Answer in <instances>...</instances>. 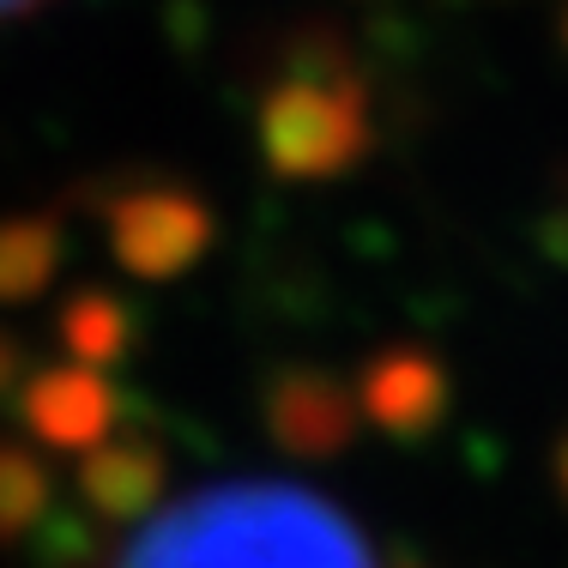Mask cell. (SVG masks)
<instances>
[{"instance_id":"6da1fadb","label":"cell","mask_w":568,"mask_h":568,"mask_svg":"<svg viewBox=\"0 0 568 568\" xmlns=\"http://www.w3.org/2000/svg\"><path fill=\"white\" fill-rule=\"evenodd\" d=\"M115 568H369V550L315 490L219 484L164 508Z\"/></svg>"},{"instance_id":"7a4b0ae2","label":"cell","mask_w":568,"mask_h":568,"mask_svg":"<svg viewBox=\"0 0 568 568\" xmlns=\"http://www.w3.org/2000/svg\"><path fill=\"white\" fill-rule=\"evenodd\" d=\"M363 145H369V110L345 67H296L261 98V152L291 182L351 170Z\"/></svg>"},{"instance_id":"3957f363","label":"cell","mask_w":568,"mask_h":568,"mask_svg":"<svg viewBox=\"0 0 568 568\" xmlns=\"http://www.w3.org/2000/svg\"><path fill=\"white\" fill-rule=\"evenodd\" d=\"M103 224H110V248H115L121 273H133L145 284L182 278L212 248V236H219L212 206L182 182L121 187V194H110V206H103Z\"/></svg>"},{"instance_id":"277c9868","label":"cell","mask_w":568,"mask_h":568,"mask_svg":"<svg viewBox=\"0 0 568 568\" xmlns=\"http://www.w3.org/2000/svg\"><path fill=\"white\" fill-rule=\"evenodd\" d=\"M19 417L37 442H49V448H98L121 417V394L103 382V369L67 363V369H43V375L24 382Z\"/></svg>"},{"instance_id":"5b68a950","label":"cell","mask_w":568,"mask_h":568,"mask_svg":"<svg viewBox=\"0 0 568 568\" xmlns=\"http://www.w3.org/2000/svg\"><path fill=\"white\" fill-rule=\"evenodd\" d=\"M266 429L284 454L327 459L351 442L357 412H351V394L327 369H278L266 382Z\"/></svg>"},{"instance_id":"8992f818","label":"cell","mask_w":568,"mask_h":568,"mask_svg":"<svg viewBox=\"0 0 568 568\" xmlns=\"http://www.w3.org/2000/svg\"><path fill=\"white\" fill-rule=\"evenodd\" d=\"M164 448L145 436H103L79 459V496L91 503L98 520H145L164 496Z\"/></svg>"},{"instance_id":"52a82bcc","label":"cell","mask_w":568,"mask_h":568,"mask_svg":"<svg viewBox=\"0 0 568 568\" xmlns=\"http://www.w3.org/2000/svg\"><path fill=\"white\" fill-rule=\"evenodd\" d=\"M55 333H61L67 357H73L79 369H115L133 351V339H140V321H133V308L121 303V296L85 284V291H73L61 303Z\"/></svg>"},{"instance_id":"ba28073f","label":"cell","mask_w":568,"mask_h":568,"mask_svg":"<svg viewBox=\"0 0 568 568\" xmlns=\"http://www.w3.org/2000/svg\"><path fill=\"white\" fill-rule=\"evenodd\" d=\"M363 405L375 412V424L394 429V436H417L429 417L442 412V375L429 369L417 351H394L369 369L363 382Z\"/></svg>"},{"instance_id":"9c48e42d","label":"cell","mask_w":568,"mask_h":568,"mask_svg":"<svg viewBox=\"0 0 568 568\" xmlns=\"http://www.w3.org/2000/svg\"><path fill=\"white\" fill-rule=\"evenodd\" d=\"M61 219L55 212H24V219H0V303H31L49 291L61 273Z\"/></svg>"},{"instance_id":"30bf717a","label":"cell","mask_w":568,"mask_h":568,"mask_svg":"<svg viewBox=\"0 0 568 568\" xmlns=\"http://www.w3.org/2000/svg\"><path fill=\"white\" fill-rule=\"evenodd\" d=\"M55 508V478L24 442H0V545L24 538Z\"/></svg>"},{"instance_id":"8fae6325","label":"cell","mask_w":568,"mask_h":568,"mask_svg":"<svg viewBox=\"0 0 568 568\" xmlns=\"http://www.w3.org/2000/svg\"><path fill=\"white\" fill-rule=\"evenodd\" d=\"M43 545H37V557H43V568H98L103 562V532L85 520V514H55L49 508L43 520Z\"/></svg>"},{"instance_id":"7c38bea8","label":"cell","mask_w":568,"mask_h":568,"mask_svg":"<svg viewBox=\"0 0 568 568\" xmlns=\"http://www.w3.org/2000/svg\"><path fill=\"white\" fill-rule=\"evenodd\" d=\"M19 382H24V345L12 333H0V399H12Z\"/></svg>"},{"instance_id":"4fadbf2b","label":"cell","mask_w":568,"mask_h":568,"mask_svg":"<svg viewBox=\"0 0 568 568\" xmlns=\"http://www.w3.org/2000/svg\"><path fill=\"white\" fill-rule=\"evenodd\" d=\"M24 7H37V0H0V19H7V12H24Z\"/></svg>"}]
</instances>
